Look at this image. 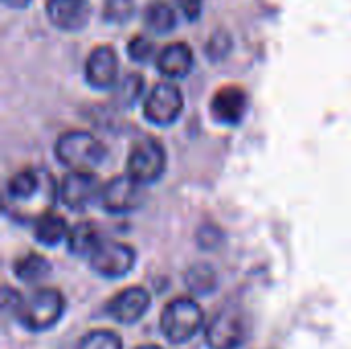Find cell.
Listing matches in <instances>:
<instances>
[{
  "label": "cell",
  "instance_id": "obj_16",
  "mask_svg": "<svg viewBox=\"0 0 351 349\" xmlns=\"http://www.w3.org/2000/svg\"><path fill=\"white\" fill-rule=\"evenodd\" d=\"M68 243V249L72 255L76 257H90L97 247L103 243L101 234H99V228L95 222L90 220H82V222H76L72 228H70V234L66 239Z\"/></svg>",
  "mask_w": 351,
  "mask_h": 349
},
{
  "label": "cell",
  "instance_id": "obj_10",
  "mask_svg": "<svg viewBox=\"0 0 351 349\" xmlns=\"http://www.w3.org/2000/svg\"><path fill=\"white\" fill-rule=\"evenodd\" d=\"M97 197H101V187H99V179L95 177V173L72 171L66 175V179L60 185V200L72 212L86 210Z\"/></svg>",
  "mask_w": 351,
  "mask_h": 349
},
{
  "label": "cell",
  "instance_id": "obj_2",
  "mask_svg": "<svg viewBox=\"0 0 351 349\" xmlns=\"http://www.w3.org/2000/svg\"><path fill=\"white\" fill-rule=\"evenodd\" d=\"M53 152H56V158L64 167H68L70 171H78V173H93V169L99 167L107 156L105 144L93 134L82 132V130L64 132L56 140Z\"/></svg>",
  "mask_w": 351,
  "mask_h": 349
},
{
  "label": "cell",
  "instance_id": "obj_20",
  "mask_svg": "<svg viewBox=\"0 0 351 349\" xmlns=\"http://www.w3.org/2000/svg\"><path fill=\"white\" fill-rule=\"evenodd\" d=\"M185 284L187 288L197 294V296H204V294H210L214 288H216V272L208 265V263H199V265H193L187 276H185Z\"/></svg>",
  "mask_w": 351,
  "mask_h": 349
},
{
  "label": "cell",
  "instance_id": "obj_19",
  "mask_svg": "<svg viewBox=\"0 0 351 349\" xmlns=\"http://www.w3.org/2000/svg\"><path fill=\"white\" fill-rule=\"evenodd\" d=\"M49 274V263L45 257L37 255V253H29L25 257H21L19 261H14V276L21 282L33 284L43 280Z\"/></svg>",
  "mask_w": 351,
  "mask_h": 349
},
{
  "label": "cell",
  "instance_id": "obj_17",
  "mask_svg": "<svg viewBox=\"0 0 351 349\" xmlns=\"http://www.w3.org/2000/svg\"><path fill=\"white\" fill-rule=\"evenodd\" d=\"M33 232H35L37 243H41V245H45V247H56V245H60L64 239H68L70 226H68V222H66L62 216L49 212V214L41 216V218L35 222Z\"/></svg>",
  "mask_w": 351,
  "mask_h": 349
},
{
  "label": "cell",
  "instance_id": "obj_4",
  "mask_svg": "<svg viewBox=\"0 0 351 349\" xmlns=\"http://www.w3.org/2000/svg\"><path fill=\"white\" fill-rule=\"evenodd\" d=\"M204 325V309L193 298H173L160 315L162 335L171 344H185L193 339Z\"/></svg>",
  "mask_w": 351,
  "mask_h": 349
},
{
  "label": "cell",
  "instance_id": "obj_23",
  "mask_svg": "<svg viewBox=\"0 0 351 349\" xmlns=\"http://www.w3.org/2000/svg\"><path fill=\"white\" fill-rule=\"evenodd\" d=\"M134 12V0H105L103 19L107 23H123Z\"/></svg>",
  "mask_w": 351,
  "mask_h": 349
},
{
  "label": "cell",
  "instance_id": "obj_13",
  "mask_svg": "<svg viewBox=\"0 0 351 349\" xmlns=\"http://www.w3.org/2000/svg\"><path fill=\"white\" fill-rule=\"evenodd\" d=\"M45 12L49 23L60 31H80L90 19L88 0H47Z\"/></svg>",
  "mask_w": 351,
  "mask_h": 349
},
{
  "label": "cell",
  "instance_id": "obj_21",
  "mask_svg": "<svg viewBox=\"0 0 351 349\" xmlns=\"http://www.w3.org/2000/svg\"><path fill=\"white\" fill-rule=\"evenodd\" d=\"M76 349H123V344H121V337L117 333L101 329V331L86 333L78 341Z\"/></svg>",
  "mask_w": 351,
  "mask_h": 349
},
{
  "label": "cell",
  "instance_id": "obj_8",
  "mask_svg": "<svg viewBox=\"0 0 351 349\" xmlns=\"http://www.w3.org/2000/svg\"><path fill=\"white\" fill-rule=\"evenodd\" d=\"M183 111L181 88L173 82H158L144 101V115L154 125H171Z\"/></svg>",
  "mask_w": 351,
  "mask_h": 349
},
{
  "label": "cell",
  "instance_id": "obj_24",
  "mask_svg": "<svg viewBox=\"0 0 351 349\" xmlns=\"http://www.w3.org/2000/svg\"><path fill=\"white\" fill-rule=\"evenodd\" d=\"M128 53L134 62H148L154 53V43L144 35H134L128 43Z\"/></svg>",
  "mask_w": 351,
  "mask_h": 349
},
{
  "label": "cell",
  "instance_id": "obj_9",
  "mask_svg": "<svg viewBox=\"0 0 351 349\" xmlns=\"http://www.w3.org/2000/svg\"><path fill=\"white\" fill-rule=\"evenodd\" d=\"M99 202L103 210L109 214H128L142 206L144 191H142V185L125 173V175L109 179L101 187Z\"/></svg>",
  "mask_w": 351,
  "mask_h": 349
},
{
  "label": "cell",
  "instance_id": "obj_27",
  "mask_svg": "<svg viewBox=\"0 0 351 349\" xmlns=\"http://www.w3.org/2000/svg\"><path fill=\"white\" fill-rule=\"evenodd\" d=\"M138 349H162V348H158V346H140Z\"/></svg>",
  "mask_w": 351,
  "mask_h": 349
},
{
  "label": "cell",
  "instance_id": "obj_1",
  "mask_svg": "<svg viewBox=\"0 0 351 349\" xmlns=\"http://www.w3.org/2000/svg\"><path fill=\"white\" fill-rule=\"evenodd\" d=\"M60 189L53 175L45 169H23L14 173L6 183V208L19 220L37 222L41 216L49 214L56 204Z\"/></svg>",
  "mask_w": 351,
  "mask_h": 349
},
{
  "label": "cell",
  "instance_id": "obj_7",
  "mask_svg": "<svg viewBox=\"0 0 351 349\" xmlns=\"http://www.w3.org/2000/svg\"><path fill=\"white\" fill-rule=\"evenodd\" d=\"M247 339V319L237 309H222L206 327V341L212 349H239Z\"/></svg>",
  "mask_w": 351,
  "mask_h": 349
},
{
  "label": "cell",
  "instance_id": "obj_5",
  "mask_svg": "<svg viewBox=\"0 0 351 349\" xmlns=\"http://www.w3.org/2000/svg\"><path fill=\"white\" fill-rule=\"evenodd\" d=\"M167 169V152L162 144L154 138L138 140L128 156V175L140 185L156 183Z\"/></svg>",
  "mask_w": 351,
  "mask_h": 349
},
{
  "label": "cell",
  "instance_id": "obj_3",
  "mask_svg": "<svg viewBox=\"0 0 351 349\" xmlns=\"http://www.w3.org/2000/svg\"><path fill=\"white\" fill-rule=\"evenodd\" d=\"M66 309V300L60 290L56 288H39L27 298L21 300L19 309L14 311L16 321L27 331H47L62 319Z\"/></svg>",
  "mask_w": 351,
  "mask_h": 349
},
{
  "label": "cell",
  "instance_id": "obj_18",
  "mask_svg": "<svg viewBox=\"0 0 351 349\" xmlns=\"http://www.w3.org/2000/svg\"><path fill=\"white\" fill-rule=\"evenodd\" d=\"M144 23L154 33H171L177 25V12L167 0H150L144 8Z\"/></svg>",
  "mask_w": 351,
  "mask_h": 349
},
{
  "label": "cell",
  "instance_id": "obj_25",
  "mask_svg": "<svg viewBox=\"0 0 351 349\" xmlns=\"http://www.w3.org/2000/svg\"><path fill=\"white\" fill-rule=\"evenodd\" d=\"M181 12L185 14L187 21H197L199 14H202V6H204V0H177Z\"/></svg>",
  "mask_w": 351,
  "mask_h": 349
},
{
  "label": "cell",
  "instance_id": "obj_6",
  "mask_svg": "<svg viewBox=\"0 0 351 349\" xmlns=\"http://www.w3.org/2000/svg\"><path fill=\"white\" fill-rule=\"evenodd\" d=\"M90 267L95 274L107 280H119L128 276L136 265V251L134 247L117 241H103L97 251L88 257Z\"/></svg>",
  "mask_w": 351,
  "mask_h": 349
},
{
  "label": "cell",
  "instance_id": "obj_14",
  "mask_svg": "<svg viewBox=\"0 0 351 349\" xmlns=\"http://www.w3.org/2000/svg\"><path fill=\"white\" fill-rule=\"evenodd\" d=\"M247 93L237 86V84H226L222 88L216 91V95L212 97V115L216 121L220 123H228L234 125L243 119L245 111H247Z\"/></svg>",
  "mask_w": 351,
  "mask_h": 349
},
{
  "label": "cell",
  "instance_id": "obj_11",
  "mask_svg": "<svg viewBox=\"0 0 351 349\" xmlns=\"http://www.w3.org/2000/svg\"><path fill=\"white\" fill-rule=\"evenodd\" d=\"M119 60L111 45H97L84 62V80L93 88H113L117 84Z\"/></svg>",
  "mask_w": 351,
  "mask_h": 349
},
{
  "label": "cell",
  "instance_id": "obj_22",
  "mask_svg": "<svg viewBox=\"0 0 351 349\" xmlns=\"http://www.w3.org/2000/svg\"><path fill=\"white\" fill-rule=\"evenodd\" d=\"M144 88V78L140 74H128L119 84H117V101L121 105H134L136 99L140 97Z\"/></svg>",
  "mask_w": 351,
  "mask_h": 349
},
{
  "label": "cell",
  "instance_id": "obj_26",
  "mask_svg": "<svg viewBox=\"0 0 351 349\" xmlns=\"http://www.w3.org/2000/svg\"><path fill=\"white\" fill-rule=\"evenodd\" d=\"M31 0H2L4 6H10V8H25Z\"/></svg>",
  "mask_w": 351,
  "mask_h": 349
},
{
  "label": "cell",
  "instance_id": "obj_12",
  "mask_svg": "<svg viewBox=\"0 0 351 349\" xmlns=\"http://www.w3.org/2000/svg\"><path fill=\"white\" fill-rule=\"evenodd\" d=\"M150 309V294L142 286H132L117 292L105 306L107 315L121 325L138 323Z\"/></svg>",
  "mask_w": 351,
  "mask_h": 349
},
{
  "label": "cell",
  "instance_id": "obj_15",
  "mask_svg": "<svg viewBox=\"0 0 351 349\" xmlns=\"http://www.w3.org/2000/svg\"><path fill=\"white\" fill-rule=\"evenodd\" d=\"M156 68L169 78L187 76L193 68V51L185 41H173L165 45L156 56Z\"/></svg>",
  "mask_w": 351,
  "mask_h": 349
}]
</instances>
